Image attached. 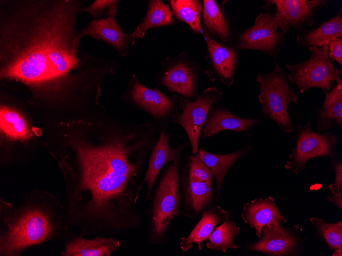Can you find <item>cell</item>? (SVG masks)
Wrapping results in <instances>:
<instances>
[{
	"mask_svg": "<svg viewBox=\"0 0 342 256\" xmlns=\"http://www.w3.org/2000/svg\"><path fill=\"white\" fill-rule=\"evenodd\" d=\"M75 0L0 2V75L59 92L81 64Z\"/></svg>",
	"mask_w": 342,
	"mask_h": 256,
	"instance_id": "6da1fadb",
	"label": "cell"
},
{
	"mask_svg": "<svg viewBox=\"0 0 342 256\" xmlns=\"http://www.w3.org/2000/svg\"><path fill=\"white\" fill-rule=\"evenodd\" d=\"M131 136L105 145L76 144L81 169L80 191L89 192L88 215L113 221L117 228L129 230L141 220L136 210L139 189L135 179L141 167L131 155L141 146L131 143Z\"/></svg>",
	"mask_w": 342,
	"mask_h": 256,
	"instance_id": "7a4b0ae2",
	"label": "cell"
},
{
	"mask_svg": "<svg viewBox=\"0 0 342 256\" xmlns=\"http://www.w3.org/2000/svg\"><path fill=\"white\" fill-rule=\"evenodd\" d=\"M287 79L285 71L277 63L270 73L256 76L260 86L258 99L262 114L265 118L273 121L283 133H290L295 130V127L290 118L288 108L290 103L298 105L299 102L298 97Z\"/></svg>",
	"mask_w": 342,
	"mask_h": 256,
	"instance_id": "3957f363",
	"label": "cell"
},
{
	"mask_svg": "<svg viewBox=\"0 0 342 256\" xmlns=\"http://www.w3.org/2000/svg\"><path fill=\"white\" fill-rule=\"evenodd\" d=\"M311 55L306 61L294 64H286L289 72L287 78L296 85L301 94L312 88L330 90L339 78L341 71L335 67L328 57V47L310 46Z\"/></svg>",
	"mask_w": 342,
	"mask_h": 256,
	"instance_id": "277c9868",
	"label": "cell"
},
{
	"mask_svg": "<svg viewBox=\"0 0 342 256\" xmlns=\"http://www.w3.org/2000/svg\"><path fill=\"white\" fill-rule=\"evenodd\" d=\"M52 226L47 215L37 209H28L8 224L1 239L3 255H14L25 248L41 243L51 234Z\"/></svg>",
	"mask_w": 342,
	"mask_h": 256,
	"instance_id": "5b68a950",
	"label": "cell"
},
{
	"mask_svg": "<svg viewBox=\"0 0 342 256\" xmlns=\"http://www.w3.org/2000/svg\"><path fill=\"white\" fill-rule=\"evenodd\" d=\"M294 137L295 144L285 168L296 175L306 170L309 159L319 156L333 158L337 154L339 143L337 136L328 131L323 133L313 131L309 122L297 126Z\"/></svg>",
	"mask_w": 342,
	"mask_h": 256,
	"instance_id": "8992f818",
	"label": "cell"
},
{
	"mask_svg": "<svg viewBox=\"0 0 342 256\" xmlns=\"http://www.w3.org/2000/svg\"><path fill=\"white\" fill-rule=\"evenodd\" d=\"M179 153L162 178L155 195L152 215V239L158 241L165 235L172 219L179 214Z\"/></svg>",
	"mask_w": 342,
	"mask_h": 256,
	"instance_id": "52a82bcc",
	"label": "cell"
},
{
	"mask_svg": "<svg viewBox=\"0 0 342 256\" xmlns=\"http://www.w3.org/2000/svg\"><path fill=\"white\" fill-rule=\"evenodd\" d=\"M275 9L271 14L274 22L284 35L290 28L298 33L314 24L316 10L329 1L323 0H269L265 1Z\"/></svg>",
	"mask_w": 342,
	"mask_h": 256,
	"instance_id": "ba28073f",
	"label": "cell"
},
{
	"mask_svg": "<svg viewBox=\"0 0 342 256\" xmlns=\"http://www.w3.org/2000/svg\"><path fill=\"white\" fill-rule=\"evenodd\" d=\"M221 98L220 91L215 87H210L205 89L196 101H184L182 112L178 114L175 121L185 130L189 139L193 154L198 152L201 129L210 108L213 103L220 100Z\"/></svg>",
	"mask_w": 342,
	"mask_h": 256,
	"instance_id": "9c48e42d",
	"label": "cell"
},
{
	"mask_svg": "<svg viewBox=\"0 0 342 256\" xmlns=\"http://www.w3.org/2000/svg\"><path fill=\"white\" fill-rule=\"evenodd\" d=\"M279 29L271 14L261 13L254 24L241 34L236 47L262 51L275 57L283 40L284 35Z\"/></svg>",
	"mask_w": 342,
	"mask_h": 256,
	"instance_id": "30bf717a",
	"label": "cell"
},
{
	"mask_svg": "<svg viewBox=\"0 0 342 256\" xmlns=\"http://www.w3.org/2000/svg\"><path fill=\"white\" fill-rule=\"evenodd\" d=\"M259 239L256 242L248 244L246 249L273 256L293 255L297 253V239L279 221L265 225Z\"/></svg>",
	"mask_w": 342,
	"mask_h": 256,
	"instance_id": "8fae6325",
	"label": "cell"
},
{
	"mask_svg": "<svg viewBox=\"0 0 342 256\" xmlns=\"http://www.w3.org/2000/svg\"><path fill=\"white\" fill-rule=\"evenodd\" d=\"M241 218L245 223L254 229L259 238L261 237L262 229L265 225L274 222L287 221L280 213L272 197L265 199L256 198L244 204Z\"/></svg>",
	"mask_w": 342,
	"mask_h": 256,
	"instance_id": "7c38bea8",
	"label": "cell"
},
{
	"mask_svg": "<svg viewBox=\"0 0 342 256\" xmlns=\"http://www.w3.org/2000/svg\"><path fill=\"white\" fill-rule=\"evenodd\" d=\"M335 83L330 90L324 91V102L317 111L314 127L318 132L342 129V81L338 78Z\"/></svg>",
	"mask_w": 342,
	"mask_h": 256,
	"instance_id": "4fadbf2b",
	"label": "cell"
},
{
	"mask_svg": "<svg viewBox=\"0 0 342 256\" xmlns=\"http://www.w3.org/2000/svg\"><path fill=\"white\" fill-rule=\"evenodd\" d=\"M256 122V119L238 117L227 109H217L207 114L200 135L204 138L209 137L225 130L241 133L252 128Z\"/></svg>",
	"mask_w": 342,
	"mask_h": 256,
	"instance_id": "5bb4252c",
	"label": "cell"
},
{
	"mask_svg": "<svg viewBox=\"0 0 342 256\" xmlns=\"http://www.w3.org/2000/svg\"><path fill=\"white\" fill-rule=\"evenodd\" d=\"M230 213L218 205L205 211L202 218L189 235L180 240V246L183 252L188 251L194 244H197L202 249L203 242L208 239L215 227L219 223L229 219Z\"/></svg>",
	"mask_w": 342,
	"mask_h": 256,
	"instance_id": "9a60e30c",
	"label": "cell"
},
{
	"mask_svg": "<svg viewBox=\"0 0 342 256\" xmlns=\"http://www.w3.org/2000/svg\"><path fill=\"white\" fill-rule=\"evenodd\" d=\"M81 37L89 35L109 43L119 51L125 48L127 37L114 17L94 19L79 32Z\"/></svg>",
	"mask_w": 342,
	"mask_h": 256,
	"instance_id": "2e32d148",
	"label": "cell"
},
{
	"mask_svg": "<svg viewBox=\"0 0 342 256\" xmlns=\"http://www.w3.org/2000/svg\"><path fill=\"white\" fill-rule=\"evenodd\" d=\"M252 146L246 145L241 149L234 152L217 155L206 152L201 149L198 154L202 161L211 171L216 183L217 200L221 197V187L224 177L233 164L244 154L251 151Z\"/></svg>",
	"mask_w": 342,
	"mask_h": 256,
	"instance_id": "e0dca14e",
	"label": "cell"
},
{
	"mask_svg": "<svg viewBox=\"0 0 342 256\" xmlns=\"http://www.w3.org/2000/svg\"><path fill=\"white\" fill-rule=\"evenodd\" d=\"M120 246L112 238L98 237L93 240L78 238L66 246L62 254L65 256H110Z\"/></svg>",
	"mask_w": 342,
	"mask_h": 256,
	"instance_id": "ac0fdd59",
	"label": "cell"
},
{
	"mask_svg": "<svg viewBox=\"0 0 342 256\" xmlns=\"http://www.w3.org/2000/svg\"><path fill=\"white\" fill-rule=\"evenodd\" d=\"M134 101L154 117L161 119L170 112L172 101L156 89H150L139 82L135 84L132 92Z\"/></svg>",
	"mask_w": 342,
	"mask_h": 256,
	"instance_id": "d6986e66",
	"label": "cell"
},
{
	"mask_svg": "<svg viewBox=\"0 0 342 256\" xmlns=\"http://www.w3.org/2000/svg\"><path fill=\"white\" fill-rule=\"evenodd\" d=\"M337 37H342L341 11L318 27L299 32L296 36V40L297 44L303 46L314 45L322 47L330 40Z\"/></svg>",
	"mask_w": 342,
	"mask_h": 256,
	"instance_id": "ffe728a7",
	"label": "cell"
},
{
	"mask_svg": "<svg viewBox=\"0 0 342 256\" xmlns=\"http://www.w3.org/2000/svg\"><path fill=\"white\" fill-rule=\"evenodd\" d=\"M204 35L216 72L225 83L228 85H231L234 80L233 73L237 60L235 51L211 39L206 33Z\"/></svg>",
	"mask_w": 342,
	"mask_h": 256,
	"instance_id": "44dd1931",
	"label": "cell"
},
{
	"mask_svg": "<svg viewBox=\"0 0 342 256\" xmlns=\"http://www.w3.org/2000/svg\"><path fill=\"white\" fill-rule=\"evenodd\" d=\"M179 153L178 151L170 146L166 134L162 131L149 157L147 170L143 180L147 184L148 193L152 190L163 166L168 161H173Z\"/></svg>",
	"mask_w": 342,
	"mask_h": 256,
	"instance_id": "7402d4cb",
	"label": "cell"
},
{
	"mask_svg": "<svg viewBox=\"0 0 342 256\" xmlns=\"http://www.w3.org/2000/svg\"><path fill=\"white\" fill-rule=\"evenodd\" d=\"M0 127L3 134L11 139L25 141L32 136L20 113L16 109L3 105L0 108Z\"/></svg>",
	"mask_w": 342,
	"mask_h": 256,
	"instance_id": "603a6c76",
	"label": "cell"
},
{
	"mask_svg": "<svg viewBox=\"0 0 342 256\" xmlns=\"http://www.w3.org/2000/svg\"><path fill=\"white\" fill-rule=\"evenodd\" d=\"M163 84L171 91L179 93L185 97H191L195 90L193 75L189 68L183 63H178L164 74Z\"/></svg>",
	"mask_w": 342,
	"mask_h": 256,
	"instance_id": "cb8c5ba5",
	"label": "cell"
},
{
	"mask_svg": "<svg viewBox=\"0 0 342 256\" xmlns=\"http://www.w3.org/2000/svg\"><path fill=\"white\" fill-rule=\"evenodd\" d=\"M172 12L161 1H150L147 14L132 34L133 38H142L150 28L172 24Z\"/></svg>",
	"mask_w": 342,
	"mask_h": 256,
	"instance_id": "d4e9b609",
	"label": "cell"
},
{
	"mask_svg": "<svg viewBox=\"0 0 342 256\" xmlns=\"http://www.w3.org/2000/svg\"><path fill=\"white\" fill-rule=\"evenodd\" d=\"M240 235V227L232 220L227 219L213 230L206 247L212 250L225 252L228 248H238L234 239Z\"/></svg>",
	"mask_w": 342,
	"mask_h": 256,
	"instance_id": "484cf974",
	"label": "cell"
},
{
	"mask_svg": "<svg viewBox=\"0 0 342 256\" xmlns=\"http://www.w3.org/2000/svg\"><path fill=\"white\" fill-rule=\"evenodd\" d=\"M213 199L211 183L189 178L186 188V202L195 213L202 212Z\"/></svg>",
	"mask_w": 342,
	"mask_h": 256,
	"instance_id": "4316f807",
	"label": "cell"
},
{
	"mask_svg": "<svg viewBox=\"0 0 342 256\" xmlns=\"http://www.w3.org/2000/svg\"><path fill=\"white\" fill-rule=\"evenodd\" d=\"M310 221L315 227L318 236L326 243L329 249L333 250L332 255H342V221L329 223L317 217Z\"/></svg>",
	"mask_w": 342,
	"mask_h": 256,
	"instance_id": "83f0119b",
	"label": "cell"
},
{
	"mask_svg": "<svg viewBox=\"0 0 342 256\" xmlns=\"http://www.w3.org/2000/svg\"><path fill=\"white\" fill-rule=\"evenodd\" d=\"M203 4V22L206 27L218 35L223 41H229L228 25L220 7L213 0H204Z\"/></svg>",
	"mask_w": 342,
	"mask_h": 256,
	"instance_id": "f1b7e54d",
	"label": "cell"
},
{
	"mask_svg": "<svg viewBox=\"0 0 342 256\" xmlns=\"http://www.w3.org/2000/svg\"><path fill=\"white\" fill-rule=\"evenodd\" d=\"M171 7L176 17L187 24L191 29L202 34L200 24L202 4L197 0H172Z\"/></svg>",
	"mask_w": 342,
	"mask_h": 256,
	"instance_id": "f546056e",
	"label": "cell"
},
{
	"mask_svg": "<svg viewBox=\"0 0 342 256\" xmlns=\"http://www.w3.org/2000/svg\"><path fill=\"white\" fill-rule=\"evenodd\" d=\"M188 167L189 178L212 183V172L202 161L198 153L190 157Z\"/></svg>",
	"mask_w": 342,
	"mask_h": 256,
	"instance_id": "4dcf8cb0",
	"label": "cell"
},
{
	"mask_svg": "<svg viewBox=\"0 0 342 256\" xmlns=\"http://www.w3.org/2000/svg\"><path fill=\"white\" fill-rule=\"evenodd\" d=\"M117 1H96L92 5L83 8L81 11L90 13L94 18L106 15L114 17L117 13Z\"/></svg>",
	"mask_w": 342,
	"mask_h": 256,
	"instance_id": "1f68e13d",
	"label": "cell"
},
{
	"mask_svg": "<svg viewBox=\"0 0 342 256\" xmlns=\"http://www.w3.org/2000/svg\"><path fill=\"white\" fill-rule=\"evenodd\" d=\"M331 166L335 173V180L333 183L328 185L329 190L333 194H342V160L341 157L336 159L332 158Z\"/></svg>",
	"mask_w": 342,
	"mask_h": 256,
	"instance_id": "d6a6232c",
	"label": "cell"
},
{
	"mask_svg": "<svg viewBox=\"0 0 342 256\" xmlns=\"http://www.w3.org/2000/svg\"><path fill=\"white\" fill-rule=\"evenodd\" d=\"M326 45L328 47V57L330 60L337 61L342 64V38L337 37L328 41Z\"/></svg>",
	"mask_w": 342,
	"mask_h": 256,
	"instance_id": "836d02e7",
	"label": "cell"
},
{
	"mask_svg": "<svg viewBox=\"0 0 342 256\" xmlns=\"http://www.w3.org/2000/svg\"><path fill=\"white\" fill-rule=\"evenodd\" d=\"M327 201L333 203L335 205L342 210V194H333L332 196H328Z\"/></svg>",
	"mask_w": 342,
	"mask_h": 256,
	"instance_id": "e575fe53",
	"label": "cell"
}]
</instances>
